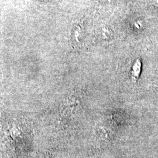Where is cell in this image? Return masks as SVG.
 Listing matches in <instances>:
<instances>
[{
  "label": "cell",
  "instance_id": "1",
  "mask_svg": "<svg viewBox=\"0 0 158 158\" xmlns=\"http://www.w3.org/2000/svg\"><path fill=\"white\" fill-rule=\"evenodd\" d=\"M84 38V34L83 28L79 25H76L72 31V41L74 43L79 45L82 43Z\"/></svg>",
  "mask_w": 158,
  "mask_h": 158
},
{
  "label": "cell",
  "instance_id": "2",
  "mask_svg": "<svg viewBox=\"0 0 158 158\" xmlns=\"http://www.w3.org/2000/svg\"><path fill=\"white\" fill-rule=\"evenodd\" d=\"M98 33L102 40H110L113 38V32L107 26H102L99 30Z\"/></svg>",
  "mask_w": 158,
  "mask_h": 158
},
{
  "label": "cell",
  "instance_id": "3",
  "mask_svg": "<svg viewBox=\"0 0 158 158\" xmlns=\"http://www.w3.org/2000/svg\"><path fill=\"white\" fill-rule=\"evenodd\" d=\"M142 63L140 59L136 60L132 68V75L134 79H138L141 72Z\"/></svg>",
  "mask_w": 158,
  "mask_h": 158
},
{
  "label": "cell",
  "instance_id": "4",
  "mask_svg": "<svg viewBox=\"0 0 158 158\" xmlns=\"http://www.w3.org/2000/svg\"><path fill=\"white\" fill-rule=\"evenodd\" d=\"M134 27L137 30H141V29L143 28V23H142L141 21L138 20L134 23Z\"/></svg>",
  "mask_w": 158,
  "mask_h": 158
},
{
  "label": "cell",
  "instance_id": "5",
  "mask_svg": "<svg viewBox=\"0 0 158 158\" xmlns=\"http://www.w3.org/2000/svg\"><path fill=\"white\" fill-rule=\"evenodd\" d=\"M152 4L153 6L158 8V0H152Z\"/></svg>",
  "mask_w": 158,
  "mask_h": 158
}]
</instances>
